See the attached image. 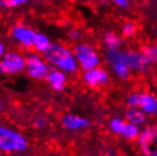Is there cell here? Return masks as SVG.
<instances>
[{
  "mask_svg": "<svg viewBox=\"0 0 157 156\" xmlns=\"http://www.w3.org/2000/svg\"><path fill=\"white\" fill-rule=\"evenodd\" d=\"M117 7L128 8L129 7V0H112Z\"/></svg>",
  "mask_w": 157,
  "mask_h": 156,
  "instance_id": "cell-24",
  "label": "cell"
},
{
  "mask_svg": "<svg viewBox=\"0 0 157 156\" xmlns=\"http://www.w3.org/2000/svg\"><path fill=\"white\" fill-rule=\"evenodd\" d=\"M48 121L46 117H42V116H39L36 117V120H34V122H33V125H34V128L38 130H42L46 128V125H47Z\"/></svg>",
  "mask_w": 157,
  "mask_h": 156,
  "instance_id": "cell-22",
  "label": "cell"
},
{
  "mask_svg": "<svg viewBox=\"0 0 157 156\" xmlns=\"http://www.w3.org/2000/svg\"><path fill=\"white\" fill-rule=\"evenodd\" d=\"M26 73L33 80H46L50 71V65L38 54H30L26 57Z\"/></svg>",
  "mask_w": 157,
  "mask_h": 156,
  "instance_id": "cell-6",
  "label": "cell"
},
{
  "mask_svg": "<svg viewBox=\"0 0 157 156\" xmlns=\"http://www.w3.org/2000/svg\"><path fill=\"white\" fill-rule=\"evenodd\" d=\"M139 99H140V94L130 92L125 98L126 106L128 107H139Z\"/></svg>",
  "mask_w": 157,
  "mask_h": 156,
  "instance_id": "cell-21",
  "label": "cell"
},
{
  "mask_svg": "<svg viewBox=\"0 0 157 156\" xmlns=\"http://www.w3.org/2000/svg\"><path fill=\"white\" fill-rule=\"evenodd\" d=\"M60 123L64 129L68 131H81V130L88 129L91 125L90 121L86 117L73 113H67L63 115V117L60 119Z\"/></svg>",
  "mask_w": 157,
  "mask_h": 156,
  "instance_id": "cell-10",
  "label": "cell"
},
{
  "mask_svg": "<svg viewBox=\"0 0 157 156\" xmlns=\"http://www.w3.org/2000/svg\"><path fill=\"white\" fill-rule=\"evenodd\" d=\"M104 45L107 48V50H115V49H121L122 39L114 32H106L102 38Z\"/></svg>",
  "mask_w": 157,
  "mask_h": 156,
  "instance_id": "cell-15",
  "label": "cell"
},
{
  "mask_svg": "<svg viewBox=\"0 0 157 156\" xmlns=\"http://www.w3.org/2000/svg\"><path fill=\"white\" fill-rule=\"evenodd\" d=\"M26 67V58L16 51H8L0 58V73L15 75L23 72Z\"/></svg>",
  "mask_w": 157,
  "mask_h": 156,
  "instance_id": "cell-4",
  "label": "cell"
},
{
  "mask_svg": "<svg viewBox=\"0 0 157 156\" xmlns=\"http://www.w3.org/2000/svg\"><path fill=\"white\" fill-rule=\"evenodd\" d=\"M46 81L54 91H63L66 87L67 74L57 68H52V70L50 68L46 78Z\"/></svg>",
  "mask_w": 157,
  "mask_h": 156,
  "instance_id": "cell-11",
  "label": "cell"
},
{
  "mask_svg": "<svg viewBox=\"0 0 157 156\" xmlns=\"http://www.w3.org/2000/svg\"><path fill=\"white\" fill-rule=\"evenodd\" d=\"M139 108L146 115H157V97L151 92H141L139 99Z\"/></svg>",
  "mask_w": 157,
  "mask_h": 156,
  "instance_id": "cell-12",
  "label": "cell"
},
{
  "mask_svg": "<svg viewBox=\"0 0 157 156\" xmlns=\"http://www.w3.org/2000/svg\"><path fill=\"white\" fill-rule=\"evenodd\" d=\"M28 2H30V0H1V6L6 9H13V8L24 6Z\"/></svg>",
  "mask_w": 157,
  "mask_h": 156,
  "instance_id": "cell-20",
  "label": "cell"
},
{
  "mask_svg": "<svg viewBox=\"0 0 157 156\" xmlns=\"http://www.w3.org/2000/svg\"><path fill=\"white\" fill-rule=\"evenodd\" d=\"M50 40L44 33L41 32H36L34 37H33V43H32V47L36 49V51L38 53H44L48 48L50 47Z\"/></svg>",
  "mask_w": 157,
  "mask_h": 156,
  "instance_id": "cell-14",
  "label": "cell"
},
{
  "mask_svg": "<svg viewBox=\"0 0 157 156\" xmlns=\"http://www.w3.org/2000/svg\"><path fill=\"white\" fill-rule=\"evenodd\" d=\"M138 31V26L134 22H125L123 24V27H122V33H123V37H126V38H132L133 35H136Z\"/></svg>",
  "mask_w": 157,
  "mask_h": 156,
  "instance_id": "cell-19",
  "label": "cell"
},
{
  "mask_svg": "<svg viewBox=\"0 0 157 156\" xmlns=\"http://www.w3.org/2000/svg\"><path fill=\"white\" fill-rule=\"evenodd\" d=\"M2 109H4V105H2V102L0 100V114L2 113Z\"/></svg>",
  "mask_w": 157,
  "mask_h": 156,
  "instance_id": "cell-26",
  "label": "cell"
},
{
  "mask_svg": "<svg viewBox=\"0 0 157 156\" xmlns=\"http://www.w3.org/2000/svg\"><path fill=\"white\" fill-rule=\"evenodd\" d=\"M36 32L32 29H30L26 25L23 24H16L12 27L10 30V34H12L13 39L16 42H18L24 48H31L32 43H33V37H34Z\"/></svg>",
  "mask_w": 157,
  "mask_h": 156,
  "instance_id": "cell-9",
  "label": "cell"
},
{
  "mask_svg": "<svg viewBox=\"0 0 157 156\" xmlns=\"http://www.w3.org/2000/svg\"><path fill=\"white\" fill-rule=\"evenodd\" d=\"M142 55L145 56V58L150 63H157V45H148V46H144L140 49Z\"/></svg>",
  "mask_w": 157,
  "mask_h": 156,
  "instance_id": "cell-17",
  "label": "cell"
},
{
  "mask_svg": "<svg viewBox=\"0 0 157 156\" xmlns=\"http://www.w3.org/2000/svg\"><path fill=\"white\" fill-rule=\"evenodd\" d=\"M123 60L136 73H146L151 66L140 50H123Z\"/></svg>",
  "mask_w": 157,
  "mask_h": 156,
  "instance_id": "cell-7",
  "label": "cell"
},
{
  "mask_svg": "<svg viewBox=\"0 0 157 156\" xmlns=\"http://www.w3.org/2000/svg\"><path fill=\"white\" fill-rule=\"evenodd\" d=\"M139 133H140V127L139 125H136L133 123H130V122L126 121L122 132L120 133V136L123 137L124 139H128V140H136L139 136Z\"/></svg>",
  "mask_w": 157,
  "mask_h": 156,
  "instance_id": "cell-16",
  "label": "cell"
},
{
  "mask_svg": "<svg viewBox=\"0 0 157 156\" xmlns=\"http://www.w3.org/2000/svg\"><path fill=\"white\" fill-rule=\"evenodd\" d=\"M43 57L50 66L63 71L66 74H74L80 68L73 50L60 43H51L43 53Z\"/></svg>",
  "mask_w": 157,
  "mask_h": 156,
  "instance_id": "cell-1",
  "label": "cell"
},
{
  "mask_svg": "<svg viewBox=\"0 0 157 156\" xmlns=\"http://www.w3.org/2000/svg\"><path fill=\"white\" fill-rule=\"evenodd\" d=\"M73 53L78 63V66L83 71H88L100 66L101 58L99 56L98 51L96 50V48L91 46L90 43H76L73 48Z\"/></svg>",
  "mask_w": 157,
  "mask_h": 156,
  "instance_id": "cell-3",
  "label": "cell"
},
{
  "mask_svg": "<svg viewBox=\"0 0 157 156\" xmlns=\"http://www.w3.org/2000/svg\"><path fill=\"white\" fill-rule=\"evenodd\" d=\"M0 9H2V6H1V0H0Z\"/></svg>",
  "mask_w": 157,
  "mask_h": 156,
  "instance_id": "cell-27",
  "label": "cell"
},
{
  "mask_svg": "<svg viewBox=\"0 0 157 156\" xmlns=\"http://www.w3.org/2000/svg\"><path fill=\"white\" fill-rule=\"evenodd\" d=\"M68 38L71 40H74V41H78L82 38V32L78 30V29H72L71 31L68 32Z\"/></svg>",
  "mask_w": 157,
  "mask_h": 156,
  "instance_id": "cell-23",
  "label": "cell"
},
{
  "mask_svg": "<svg viewBox=\"0 0 157 156\" xmlns=\"http://www.w3.org/2000/svg\"><path fill=\"white\" fill-rule=\"evenodd\" d=\"M138 146L145 156H157V127L147 125L137 138Z\"/></svg>",
  "mask_w": 157,
  "mask_h": 156,
  "instance_id": "cell-5",
  "label": "cell"
},
{
  "mask_svg": "<svg viewBox=\"0 0 157 156\" xmlns=\"http://www.w3.org/2000/svg\"><path fill=\"white\" fill-rule=\"evenodd\" d=\"M28 147V139L18 130L0 124V152L5 154L23 153Z\"/></svg>",
  "mask_w": 157,
  "mask_h": 156,
  "instance_id": "cell-2",
  "label": "cell"
},
{
  "mask_svg": "<svg viewBox=\"0 0 157 156\" xmlns=\"http://www.w3.org/2000/svg\"><path fill=\"white\" fill-rule=\"evenodd\" d=\"M125 122L126 121H124L121 117H113L109 121V124H108L109 130L113 133H115V135H120V133L122 132L123 128H124Z\"/></svg>",
  "mask_w": 157,
  "mask_h": 156,
  "instance_id": "cell-18",
  "label": "cell"
},
{
  "mask_svg": "<svg viewBox=\"0 0 157 156\" xmlns=\"http://www.w3.org/2000/svg\"><path fill=\"white\" fill-rule=\"evenodd\" d=\"M40 1H46V0H40Z\"/></svg>",
  "mask_w": 157,
  "mask_h": 156,
  "instance_id": "cell-28",
  "label": "cell"
},
{
  "mask_svg": "<svg viewBox=\"0 0 157 156\" xmlns=\"http://www.w3.org/2000/svg\"><path fill=\"white\" fill-rule=\"evenodd\" d=\"M83 82L90 88H100L109 82V74L105 68L98 66L84 71L82 75Z\"/></svg>",
  "mask_w": 157,
  "mask_h": 156,
  "instance_id": "cell-8",
  "label": "cell"
},
{
  "mask_svg": "<svg viewBox=\"0 0 157 156\" xmlns=\"http://www.w3.org/2000/svg\"><path fill=\"white\" fill-rule=\"evenodd\" d=\"M125 119L130 123L141 127L147 121V115L139 107H129L125 111Z\"/></svg>",
  "mask_w": 157,
  "mask_h": 156,
  "instance_id": "cell-13",
  "label": "cell"
},
{
  "mask_svg": "<svg viewBox=\"0 0 157 156\" xmlns=\"http://www.w3.org/2000/svg\"><path fill=\"white\" fill-rule=\"evenodd\" d=\"M6 54V47H5V43L2 41H0V58Z\"/></svg>",
  "mask_w": 157,
  "mask_h": 156,
  "instance_id": "cell-25",
  "label": "cell"
}]
</instances>
